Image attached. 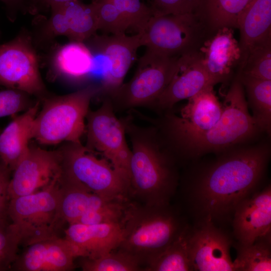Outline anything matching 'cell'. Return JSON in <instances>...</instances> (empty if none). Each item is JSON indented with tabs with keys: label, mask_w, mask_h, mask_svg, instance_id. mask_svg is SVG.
I'll return each instance as SVG.
<instances>
[{
	"label": "cell",
	"mask_w": 271,
	"mask_h": 271,
	"mask_svg": "<svg viewBox=\"0 0 271 271\" xmlns=\"http://www.w3.org/2000/svg\"><path fill=\"white\" fill-rule=\"evenodd\" d=\"M270 234L259 237L249 245L237 242L235 246L237 256L233 261L234 270L270 271Z\"/></svg>",
	"instance_id": "83f0119b"
},
{
	"label": "cell",
	"mask_w": 271,
	"mask_h": 271,
	"mask_svg": "<svg viewBox=\"0 0 271 271\" xmlns=\"http://www.w3.org/2000/svg\"><path fill=\"white\" fill-rule=\"evenodd\" d=\"M139 33L143 46L170 57L198 51L212 34L198 14L152 16Z\"/></svg>",
	"instance_id": "ba28073f"
},
{
	"label": "cell",
	"mask_w": 271,
	"mask_h": 271,
	"mask_svg": "<svg viewBox=\"0 0 271 271\" xmlns=\"http://www.w3.org/2000/svg\"><path fill=\"white\" fill-rule=\"evenodd\" d=\"M202 0H151L152 16L198 14Z\"/></svg>",
	"instance_id": "e575fe53"
},
{
	"label": "cell",
	"mask_w": 271,
	"mask_h": 271,
	"mask_svg": "<svg viewBox=\"0 0 271 271\" xmlns=\"http://www.w3.org/2000/svg\"><path fill=\"white\" fill-rule=\"evenodd\" d=\"M65 236L74 247L78 257L94 259L117 248L122 238L121 222L94 225L72 224Z\"/></svg>",
	"instance_id": "d6986e66"
},
{
	"label": "cell",
	"mask_w": 271,
	"mask_h": 271,
	"mask_svg": "<svg viewBox=\"0 0 271 271\" xmlns=\"http://www.w3.org/2000/svg\"><path fill=\"white\" fill-rule=\"evenodd\" d=\"M4 3L7 16L11 22H14L20 13L27 11L28 0H0Z\"/></svg>",
	"instance_id": "f35d334b"
},
{
	"label": "cell",
	"mask_w": 271,
	"mask_h": 271,
	"mask_svg": "<svg viewBox=\"0 0 271 271\" xmlns=\"http://www.w3.org/2000/svg\"><path fill=\"white\" fill-rule=\"evenodd\" d=\"M60 180L50 187L10 200L8 214L24 247L59 236L65 223L60 211Z\"/></svg>",
	"instance_id": "52a82bcc"
},
{
	"label": "cell",
	"mask_w": 271,
	"mask_h": 271,
	"mask_svg": "<svg viewBox=\"0 0 271 271\" xmlns=\"http://www.w3.org/2000/svg\"><path fill=\"white\" fill-rule=\"evenodd\" d=\"M232 241L212 221H198L189 226L187 246L193 270L234 271L230 255Z\"/></svg>",
	"instance_id": "4fadbf2b"
},
{
	"label": "cell",
	"mask_w": 271,
	"mask_h": 271,
	"mask_svg": "<svg viewBox=\"0 0 271 271\" xmlns=\"http://www.w3.org/2000/svg\"><path fill=\"white\" fill-rule=\"evenodd\" d=\"M58 150L62 179L110 200H129L128 182L105 158L81 143H66Z\"/></svg>",
	"instance_id": "8992f818"
},
{
	"label": "cell",
	"mask_w": 271,
	"mask_h": 271,
	"mask_svg": "<svg viewBox=\"0 0 271 271\" xmlns=\"http://www.w3.org/2000/svg\"><path fill=\"white\" fill-rule=\"evenodd\" d=\"M239 68L254 46L271 40V0H252L238 20Z\"/></svg>",
	"instance_id": "7402d4cb"
},
{
	"label": "cell",
	"mask_w": 271,
	"mask_h": 271,
	"mask_svg": "<svg viewBox=\"0 0 271 271\" xmlns=\"http://www.w3.org/2000/svg\"><path fill=\"white\" fill-rule=\"evenodd\" d=\"M69 27V41L85 42L96 34L97 19L91 3L74 0L60 5Z\"/></svg>",
	"instance_id": "4316f807"
},
{
	"label": "cell",
	"mask_w": 271,
	"mask_h": 271,
	"mask_svg": "<svg viewBox=\"0 0 271 271\" xmlns=\"http://www.w3.org/2000/svg\"><path fill=\"white\" fill-rule=\"evenodd\" d=\"M218 83L205 68L198 51L184 54L178 59L171 81L152 107L168 111L178 102Z\"/></svg>",
	"instance_id": "2e32d148"
},
{
	"label": "cell",
	"mask_w": 271,
	"mask_h": 271,
	"mask_svg": "<svg viewBox=\"0 0 271 271\" xmlns=\"http://www.w3.org/2000/svg\"><path fill=\"white\" fill-rule=\"evenodd\" d=\"M123 235L119 249L147 266L183 232L187 224L170 204L149 206L129 202L121 221Z\"/></svg>",
	"instance_id": "277c9868"
},
{
	"label": "cell",
	"mask_w": 271,
	"mask_h": 271,
	"mask_svg": "<svg viewBox=\"0 0 271 271\" xmlns=\"http://www.w3.org/2000/svg\"><path fill=\"white\" fill-rule=\"evenodd\" d=\"M217 155L195 172L185 188L197 221L208 220L215 224L231 220L238 205L254 192L265 172L270 147L265 142L245 144Z\"/></svg>",
	"instance_id": "6da1fadb"
},
{
	"label": "cell",
	"mask_w": 271,
	"mask_h": 271,
	"mask_svg": "<svg viewBox=\"0 0 271 271\" xmlns=\"http://www.w3.org/2000/svg\"><path fill=\"white\" fill-rule=\"evenodd\" d=\"M252 0H202L199 14L211 33L228 27L238 28L239 18Z\"/></svg>",
	"instance_id": "484cf974"
},
{
	"label": "cell",
	"mask_w": 271,
	"mask_h": 271,
	"mask_svg": "<svg viewBox=\"0 0 271 271\" xmlns=\"http://www.w3.org/2000/svg\"><path fill=\"white\" fill-rule=\"evenodd\" d=\"M74 0H28L27 11L31 14L47 12L55 6ZM97 0H92V2Z\"/></svg>",
	"instance_id": "74e56055"
},
{
	"label": "cell",
	"mask_w": 271,
	"mask_h": 271,
	"mask_svg": "<svg viewBox=\"0 0 271 271\" xmlns=\"http://www.w3.org/2000/svg\"><path fill=\"white\" fill-rule=\"evenodd\" d=\"M232 220L233 234L240 244L249 245L270 234V185L242 200L235 209Z\"/></svg>",
	"instance_id": "ac0fdd59"
},
{
	"label": "cell",
	"mask_w": 271,
	"mask_h": 271,
	"mask_svg": "<svg viewBox=\"0 0 271 271\" xmlns=\"http://www.w3.org/2000/svg\"><path fill=\"white\" fill-rule=\"evenodd\" d=\"M12 171L0 159V219H8L9 185Z\"/></svg>",
	"instance_id": "8d00e7d4"
},
{
	"label": "cell",
	"mask_w": 271,
	"mask_h": 271,
	"mask_svg": "<svg viewBox=\"0 0 271 271\" xmlns=\"http://www.w3.org/2000/svg\"><path fill=\"white\" fill-rule=\"evenodd\" d=\"M95 15L98 30L104 34H125L130 25L127 20L109 0H97L91 3Z\"/></svg>",
	"instance_id": "4dcf8cb0"
},
{
	"label": "cell",
	"mask_w": 271,
	"mask_h": 271,
	"mask_svg": "<svg viewBox=\"0 0 271 271\" xmlns=\"http://www.w3.org/2000/svg\"><path fill=\"white\" fill-rule=\"evenodd\" d=\"M179 58L147 49L139 60L132 78L107 97L115 112L139 106L152 107L173 77Z\"/></svg>",
	"instance_id": "9c48e42d"
},
{
	"label": "cell",
	"mask_w": 271,
	"mask_h": 271,
	"mask_svg": "<svg viewBox=\"0 0 271 271\" xmlns=\"http://www.w3.org/2000/svg\"><path fill=\"white\" fill-rule=\"evenodd\" d=\"M239 72L258 79L271 80V40L250 50Z\"/></svg>",
	"instance_id": "1f68e13d"
},
{
	"label": "cell",
	"mask_w": 271,
	"mask_h": 271,
	"mask_svg": "<svg viewBox=\"0 0 271 271\" xmlns=\"http://www.w3.org/2000/svg\"><path fill=\"white\" fill-rule=\"evenodd\" d=\"M61 163L58 149L48 151L29 147L12 171L8 189L10 200L45 190L58 183Z\"/></svg>",
	"instance_id": "7c38bea8"
},
{
	"label": "cell",
	"mask_w": 271,
	"mask_h": 271,
	"mask_svg": "<svg viewBox=\"0 0 271 271\" xmlns=\"http://www.w3.org/2000/svg\"><path fill=\"white\" fill-rule=\"evenodd\" d=\"M100 91V85L90 84L68 94L43 98L34 120L33 139L45 145L80 143L90 101Z\"/></svg>",
	"instance_id": "5b68a950"
},
{
	"label": "cell",
	"mask_w": 271,
	"mask_h": 271,
	"mask_svg": "<svg viewBox=\"0 0 271 271\" xmlns=\"http://www.w3.org/2000/svg\"><path fill=\"white\" fill-rule=\"evenodd\" d=\"M137 33L145 28L152 16L151 10L141 0H109Z\"/></svg>",
	"instance_id": "836d02e7"
},
{
	"label": "cell",
	"mask_w": 271,
	"mask_h": 271,
	"mask_svg": "<svg viewBox=\"0 0 271 271\" xmlns=\"http://www.w3.org/2000/svg\"><path fill=\"white\" fill-rule=\"evenodd\" d=\"M202 44L198 51L202 64L209 74L219 83L225 82L239 65L240 50L232 28L217 30Z\"/></svg>",
	"instance_id": "ffe728a7"
},
{
	"label": "cell",
	"mask_w": 271,
	"mask_h": 271,
	"mask_svg": "<svg viewBox=\"0 0 271 271\" xmlns=\"http://www.w3.org/2000/svg\"><path fill=\"white\" fill-rule=\"evenodd\" d=\"M78 258L73 245L64 237L56 236L24 247L11 269L14 271H69Z\"/></svg>",
	"instance_id": "e0dca14e"
},
{
	"label": "cell",
	"mask_w": 271,
	"mask_h": 271,
	"mask_svg": "<svg viewBox=\"0 0 271 271\" xmlns=\"http://www.w3.org/2000/svg\"><path fill=\"white\" fill-rule=\"evenodd\" d=\"M123 120L131 144L129 197L149 206L170 204L179 184L176 157L156 126Z\"/></svg>",
	"instance_id": "7a4b0ae2"
},
{
	"label": "cell",
	"mask_w": 271,
	"mask_h": 271,
	"mask_svg": "<svg viewBox=\"0 0 271 271\" xmlns=\"http://www.w3.org/2000/svg\"><path fill=\"white\" fill-rule=\"evenodd\" d=\"M1 30H0V37H1Z\"/></svg>",
	"instance_id": "ab89813d"
},
{
	"label": "cell",
	"mask_w": 271,
	"mask_h": 271,
	"mask_svg": "<svg viewBox=\"0 0 271 271\" xmlns=\"http://www.w3.org/2000/svg\"><path fill=\"white\" fill-rule=\"evenodd\" d=\"M39 101L16 116L0 132V159L13 171L29 148Z\"/></svg>",
	"instance_id": "603a6c76"
},
{
	"label": "cell",
	"mask_w": 271,
	"mask_h": 271,
	"mask_svg": "<svg viewBox=\"0 0 271 271\" xmlns=\"http://www.w3.org/2000/svg\"><path fill=\"white\" fill-rule=\"evenodd\" d=\"M20 245V237L10 219H0V271L11 269Z\"/></svg>",
	"instance_id": "d6a6232c"
},
{
	"label": "cell",
	"mask_w": 271,
	"mask_h": 271,
	"mask_svg": "<svg viewBox=\"0 0 271 271\" xmlns=\"http://www.w3.org/2000/svg\"><path fill=\"white\" fill-rule=\"evenodd\" d=\"M189 228L188 225L180 236L152 261L145 270H193L187 246Z\"/></svg>",
	"instance_id": "f1b7e54d"
},
{
	"label": "cell",
	"mask_w": 271,
	"mask_h": 271,
	"mask_svg": "<svg viewBox=\"0 0 271 271\" xmlns=\"http://www.w3.org/2000/svg\"><path fill=\"white\" fill-rule=\"evenodd\" d=\"M223 111L218 121L202 132L163 136L176 158H197L219 154L245 144L262 133L248 111L245 90L238 73L225 95Z\"/></svg>",
	"instance_id": "3957f363"
},
{
	"label": "cell",
	"mask_w": 271,
	"mask_h": 271,
	"mask_svg": "<svg viewBox=\"0 0 271 271\" xmlns=\"http://www.w3.org/2000/svg\"><path fill=\"white\" fill-rule=\"evenodd\" d=\"M0 85L42 99L48 95L31 32L25 29L0 45Z\"/></svg>",
	"instance_id": "30bf717a"
},
{
	"label": "cell",
	"mask_w": 271,
	"mask_h": 271,
	"mask_svg": "<svg viewBox=\"0 0 271 271\" xmlns=\"http://www.w3.org/2000/svg\"><path fill=\"white\" fill-rule=\"evenodd\" d=\"M87 41L91 51L105 58L100 92L109 97L123 83L138 48L143 46L141 36L139 33L130 36L125 33L111 36L96 34Z\"/></svg>",
	"instance_id": "5bb4252c"
},
{
	"label": "cell",
	"mask_w": 271,
	"mask_h": 271,
	"mask_svg": "<svg viewBox=\"0 0 271 271\" xmlns=\"http://www.w3.org/2000/svg\"><path fill=\"white\" fill-rule=\"evenodd\" d=\"M49 67L55 78L78 84L89 78L95 63L92 52L84 42L70 41L53 49L49 56Z\"/></svg>",
	"instance_id": "44dd1931"
},
{
	"label": "cell",
	"mask_w": 271,
	"mask_h": 271,
	"mask_svg": "<svg viewBox=\"0 0 271 271\" xmlns=\"http://www.w3.org/2000/svg\"><path fill=\"white\" fill-rule=\"evenodd\" d=\"M30 95L12 88L0 91V117L15 115L25 110L29 106Z\"/></svg>",
	"instance_id": "d590c367"
},
{
	"label": "cell",
	"mask_w": 271,
	"mask_h": 271,
	"mask_svg": "<svg viewBox=\"0 0 271 271\" xmlns=\"http://www.w3.org/2000/svg\"><path fill=\"white\" fill-rule=\"evenodd\" d=\"M209 86L188 99L181 109V116L165 115L156 126L162 136L202 132L212 128L218 121L223 111L213 90Z\"/></svg>",
	"instance_id": "9a60e30c"
},
{
	"label": "cell",
	"mask_w": 271,
	"mask_h": 271,
	"mask_svg": "<svg viewBox=\"0 0 271 271\" xmlns=\"http://www.w3.org/2000/svg\"><path fill=\"white\" fill-rule=\"evenodd\" d=\"M60 193L61 215L69 225L75 223L83 215L116 201L103 198L61 178Z\"/></svg>",
	"instance_id": "cb8c5ba5"
},
{
	"label": "cell",
	"mask_w": 271,
	"mask_h": 271,
	"mask_svg": "<svg viewBox=\"0 0 271 271\" xmlns=\"http://www.w3.org/2000/svg\"><path fill=\"white\" fill-rule=\"evenodd\" d=\"M245 90L248 106L254 120L262 132L270 136L271 131V80L243 75L238 72Z\"/></svg>",
	"instance_id": "d4e9b609"
},
{
	"label": "cell",
	"mask_w": 271,
	"mask_h": 271,
	"mask_svg": "<svg viewBox=\"0 0 271 271\" xmlns=\"http://www.w3.org/2000/svg\"><path fill=\"white\" fill-rule=\"evenodd\" d=\"M83 271H140L143 267L132 256L117 249L94 259L82 258Z\"/></svg>",
	"instance_id": "f546056e"
},
{
	"label": "cell",
	"mask_w": 271,
	"mask_h": 271,
	"mask_svg": "<svg viewBox=\"0 0 271 271\" xmlns=\"http://www.w3.org/2000/svg\"><path fill=\"white\" fill-rule=\"evenodd\" d=\"M86 119L85 147L101 154L129 183L131 149L123 120L115 115L110 99L106 97L99 108L89 110Z\"/></svg>",
	"instance_id": "8fae6325"
}]
</instances>
